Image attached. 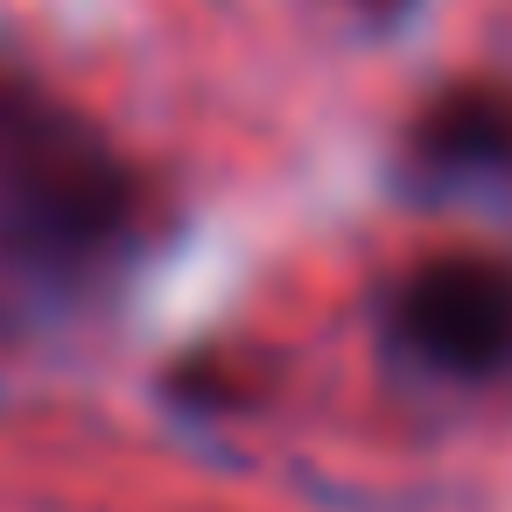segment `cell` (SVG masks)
Returning <instances> with one entry per match:
<instances>
[{"label": "cell", "instance_id": "6da1fadb", "mask_svg": "<svg viewBox=\"0 0 512 512\" xmlns=\"http://www.w3.org/2000/svg\"><path fill=\"white\" fill-rule=\"evenodd\" d=\"M155 232V190L106 127L0 57V288L43 309L106 302Z\"/></svg>", "mask_w": 512, "mask_h": 512}, {"label": "cell", "instance_id": "7a4b0ae2", "mask_svg": "<svg viewBox=\"0 0 512 512\" xmlns=\"http://www.w3.org/2000/svg\"><path fill=\"white\" fill-rule=\"evenodd\" d=\"M379 344L428 386H512V253H428L379 295Z\"/></svg>", "mask_w": 512, "mask_h": 512}, {"label": "cell", "instance_id": "3957f363", "mask_svg": "<svg viewBox=\"0 0 512 512\" xmlns=\"http://www.w3.org/2000/svg\"><path fill=\"white\" fill-rule=\"evenodd\" d=\"M400 183L414 197H512V85H442L400 134Z\"/></svg>", "mask_w": 512, "mask_h": 512}, {"label": "cell", "instance_id": "277c9868", "mask_svg": "<svg viewBox=\"0 0 512 512\" xmlns=\"http://www.w3.org/2000/svg\"><path fill=\"white\" fill-rule=\"evenodd\" d=\"M344 8H358L365 22H379V29H393V22H407V15H414V0H344Z\"/></svg>", "mask_w": 512, "mask_h": 512}]
</instances>
